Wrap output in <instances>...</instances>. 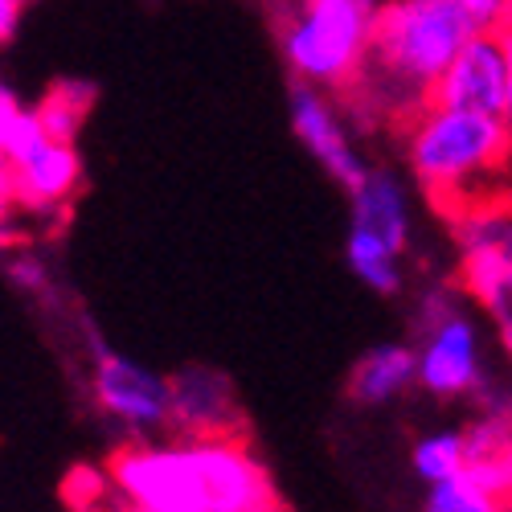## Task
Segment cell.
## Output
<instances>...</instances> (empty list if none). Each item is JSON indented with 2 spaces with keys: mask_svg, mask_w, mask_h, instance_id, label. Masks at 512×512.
<instances>
[{
  "mask_svg": "<svg viewBox=\"0 0 512 512\" xmlns=\"http://www.w3.org/2000/svg\"><path fill=\"white\" fill-rule=\"evenodd\" d=\"M345 259L353 267V275L377 291V295H398L402 291V254L394 246H386L381 238L353 230L349 226V242H345Z\"/></svg>",
  "mask_w": 512,
  "mask_h": 512,
  "instance_id": "cell-15",
  "label": "cell"
},
{
  "mask_svg": "<svg viewBox=\"0 0 512 512\" xmlns=\"http://www.w3.org/2000/svg\"><path fill=\"white\" fill-rule=\"evenodd\" d=\"M82 512H140V508H132V504H127V500L119 496L115 504H103V500H95L91 508H82Z\"/></svg>",
  "mask_w": 512,
  "mask_h": 512,
  "instance_id": "cell-23",
  "label": "cell"
},
{
  "mask_svg": "<svg viewBox=\"0 0 512 512\" xmlns=\"http://www.w3.org/2000/svg\"><path fill=\"white\" fill-rule=\"evenodd\" d=\"M29 0H0V46H9L21 29V13H25Z\"/></svg>",
  "mask_w": 512,
  "mask_h": 512,
  "instance_id": "cell-21",
  "label": "cell"
},
{
  "mask_svg": "<svg viewBox=\"0 0 512 512\" xmlns=\"http://www.w3.org/2000/svg\"><path fill=\"white\" fill-rule=\"evenodd\" d=\"M418 386L435 398H480L488 390V361L480 324L463 312L451 287H431L418 304Z\"/></svg>",
  "mask_w": 512,
  "mask_h": 512,
  "instance_id": "cell-5",
  "label": "cell"
},
{
  "mask_svg": "<svg viewBox=\"0 0 512 512\" xmlns=\"http://www.w3.org/2000/svg\"><path fill=\"white\" fill-rule=\"evenodd\" d=\"M512 152V127L504 115L459 111V107H422L406 123V160L418 189L447 218L459 209L496 197L484 189L496 181Z\"/></svg>",
  "mask_w": 512,
  "mask_h": 512,
  "instance_id": "cell-3",
  "label": "cell"
},
{
  "mask_svg": "<svg viewBox=\"0 0 512 512\" xmlns=\"http://www.w3.org/2000/svg\"><path fill=\"white\" fill-rule=\"evenodd\" d=\"M9 279L25 295H46L50 291V271H46L41 259H33V254H17V259L9 263Z\"/></svg>",
  "mask_w": 512,
  "mask_h": 512,
  "instance_id": "cell-19",
  "label": "cell"
},
{
  "mask_svg": "<svg viewBox=\"0 0 512 512\" xmlns=\"http://www.w3.org/2000/svg\"><path fill=\"white\" fill-rule=\"evenodd\" d=\"M504 37H512V0H508V13H504V29H500Z\"/></svg>",
  "mask_w": 512,
  "mask_h": 512,
  "instance_id": "cell-25",
  "label": "cell"
},
{
  "mask_svg": "<svg viewBox=\"0 0 512 512\" xmlns=\"http://www.w3.org/2000/svg\"><path fill=\"white\" fill-rule=\"evenodd\" d=\"M508 87H512V66H508L504 33L500 29H488V33H476L455 54V62L435 82L431 103L435 107H459V111L504 115Z\"/></svg>",
  "mask_w": 512,
  "mask_h": 512,
  "instance_id": "cell-9",
  "label": "cell"
},
{
  "mask_svg": "<svg viewBox=\"0 0 512 512\" xmlns=\"http://www.w3.org/2000/svg\"><path fill=\"white\" fill-rule=\"evenodd\" d=\"M107 484L140 512H283L242 435L132 439L111 451Z\"/></svg>",
  "mask_w": 512,
  "mask_h": 512,
  "instance_id": "cell-1",
  "label": "cell"
},
{
  "mask_svg": "<svg viewBox=\"0 0 512 512\" xmlns=\"http://www.w3.org/2000/svg\"><path fill=\"white\" fill-rule=\"evenodd\" d=\"M508 512H512V500H508Z\"/></svg>",
  "mask_w": 512,
  "mask_h": 512,
  "instance_id": "cell-26",
  "label": "cell"
},
{
  "mask_svg": "<svg viewBox=\"0 0 512 512\" xmlns=\"http://www.w3.org/2000/svg\"><path fill=\"white\" fill-rule=\"evenodd\" d=\"M463 291L488 312L504 353L512 357V259L504 254H463L459 259Z\"/></svg>",
  "mask_w": 512,
  "mask_h": 512,
  "instance_id": "cell-13",
  "label": "cell"
},
{
  "mask_svg": "<svg viewBox=\"0 0 512 512\" xmlns=\"http://www.w3.org/2000/svg\"><path fill=\"white\" fill-rule=\"evenodd\" d=\"M173 426L181 435H242L234 386L218 369H181L173 377Z\"/></svg>",
  "mask_w": 512,
  "mask_h": 512,
  "instance_id": "cell-10",
  "label": "cell"
},
{
  "mask_svg": "<svg viewBox=\"0 0 512 512\" xmlns=\"http://www.w3.org/2000/svg\"><path fill=\"white\" fill-rule=\"evenodd\" d=\"M91 99H95V91L82 87V82H58V87L37 103V115H41V123H46V132L54 140L74 144L78 132H82V119H87Z\"/></svg>",
  "mask_w": 512,
  "mask_h": 512,
  "instance_id": "cell-17",
  "label": "cell"
},
{
  "mask_svg": "<svg viewBox=\"0 0 512 512\" xmlns=\"http://www.w3.org/2000/svg\"><path fill=\"white\" fill-rule=\"evenodd\" d=\"M13 209H17V193H13V168L0 156V246L13 242Z\"/></svg>",
  "mask_w": 512,
  "mask_h": 512,
  "instance_id": "cell-20",
  "label": "cell"
},
{
  "mask_svg": "<svg viewBox=\"0 0 512 512\" xmlns=\"http://www.w3.org/2000/svg\"><path fill=\"white\" fill-rule=\"evenodd\" d=\"M504 46H508V66H512V37H504ZM504 119L512 127V87H508V107H504Z\"/></svg>",
  "mask_w": 512,
  "mask_h": 512,
  "instance_id": "cell-24",
  "label": "cell"
},
{
  "mask_svg": "<svg viewBox=\"0 0 512 512\" xmlns=\"http://www.w3.org/2000/svg\"><path fill=\"white\" fill-rule=\"evenodd\" d=\"M353 201V230H365L373 238H381L386 246H394L398 254H406L410 246V197L406 185L386 173V168H369V177L349 193Z\"/></svg>",
  "mask_w": 512,
  "mask_h": 512,
  "instance_id": "cell-11",
  "label": "cell"
},
{
  "mask_svg": "<svg viewBox=\"0 0 512 512\" xmlns=\"http://www.w3.org/2000/svg\"><path fill=\"white\" fill-rule=\"evenodd\" d=\"M410 467H414V476L426 488L459 476L467 467V439H463V431H431V435H422L414 443V451H410Z\"/></svg>",
  "mask_w": 512,
  "mask_h": 512,
  "instance_id": "cell-16",
  "label": "cell"
},
{
  "mask_svg": "<svg viewBox=\"0 0 512 512\" xmlns=\"http://www.w3.org/2000/svg\"><path fill=\"white\" fill-rule=\"evenodd\" d=\"M13 168V193H17V209L29 213H54L62 209L78 185H82V156L74 144L54 140L41 123L37 107H21L9 136H5V152H0Z\"/></svg>",
  "mask_w": 512,
  "mask_h": 512,
  "instance_id": "cell-6",
  "label": "cell"
},
{
  "mask_svg": "<svg viewBox=\"0 0 512 512\" xmlns=\"http://www.w3.org/2000/svg\"><path fill=\"white\" fill-rule=\"evenodd\" d=\"M476 33L467 0H381L369 58L345 99L357 111H373V119L406 127L431 107L435 82Z\"/></svg>",
  "mask_w": 512,
  "mask_h": 512,
  "instance_id": "cell-2",
  "label": "cell"
},
{
  "mask_svg": "<svg viewBox=\"0 0 512 512\" xmlns=\"http://www.w3.org/2000/svg\"><path fill=\"white\" fill-rule=\"evenodd\" d=\"M422 512H508V500L492 496L488 488H480L472 476H451L443 484L426 488V504Z\"/></svg>",
  "mask_w": 512,
  "mask_h": 512,
  "instance_id": "cell-18",
  "label": "cell"
},
{
  "mask_svg": "<svg viewBox=\"0 0 512 512\" xmlns=\"http://www.w3.org/2000/svg\"><path fill=\"white\" fill-rule=\"evenodd\" d=\"M381 0H295L279 25V54L291 78L345 95L373 46Z\"/></svg>",
  "mask_w": 512,
  "mask_h": 512,
  "instance_id": "cell-4",
  "label": "cell"
},
{
  "mask_svg": "<svg viewBox=\"0 0 512 512\" xmlns=\"http://www.w3.org/2000/svg\"><path fill=\"white\" fill-rule=\"evenodd\" d=\"M451 230L459 259L463 254H504V259H512V205H504L500 197L459 209L451 218Z\"/></svg>",
  "mask_w": 512,
  "mask_h": 512,
  "instance_id": "cell-14",
  "label": "cell"
},
{
  "mask_svg": "<svg viewBox=\"0 0 512 512\" xmlns=\"http://www.w3.org/2000/svg\"><path fill=\"white\" fill-rule=\"evenodd\" d=\"M410 386H418V357L414 345L390 340V345H373L361 353V361L349 369V398L361 406H386L402 398Z\"/></svg>",
  "mask_w": 512,
  "mask_h": 512,
  "instance_id": "cell-12",
  "label": "cell"
},
{
  "mask_svg": "<svg viewBox=\"0 0 512 512\" xmlns=\"http://www.w3.org/2000/svg\"><path fill=\"white\" fill-rule=\"evenodd\" d=\"M287 115H291L295 140H300V144L320 160V168H324V173H328L340 189L353 193V189L369 177V164H365V156L357 152L345 119L336 115V103L328 99V91H320V87H312V82L295 78L291 91H287Z\"/></svg>",
  "mask_w": 512,
  "mask_h": 512,
  "instance_id": "cell-8",
  "label": "cell"
},
{
  "mask_svg": "<svg viewBox=\"0 0 512 512\" xmlns=\"http://www.w3.org/2000/svg\"><path fill=\"white\" fill-rule=\"evenodd\" d=\"M17 111H21L17 95H13L9 87H5V78H0V152H5V136H9V127H13Z\"/></svg>",
  "mask_w": 512,
  "mask_h": 512,
  "instance_id": "cell-22",
  "label": "cell"
},
{
  "mask_svg": "<svg viewBox=\"0 0 512 512\" xmlns=\"http://www.w3.org/2000/svg\"><path fill=\"white\" fill-rule=\"evenodd\" d=\"M91 394L95 406L132 439H148L173 426V381L115 353L99 332H91Z\"/></svg>",
  "mask_w": 512,
  "mask_h": 512,
  "instance_id": "cell-7",
  "label": "cell"
}]
</instances>
